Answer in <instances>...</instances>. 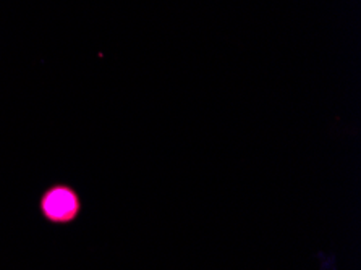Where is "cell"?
<instances>
[{
  "label": "cell",
  "instance_id": "obj_1",
  "mask_svg": "<svg viewBox=\"0 0 361 270\" xmlns=\"http://www.w3.org/2000/svg\"><path fill=\"white\" fill-rule=\"evenodd\" d=\"M39 211L42 217L54 225L72 223L81 212L80 195L68 185L49 186L41 195Z\"/></svg>",
  "mask_w": 361,
  "mask_h": 270
}]
</instances>
